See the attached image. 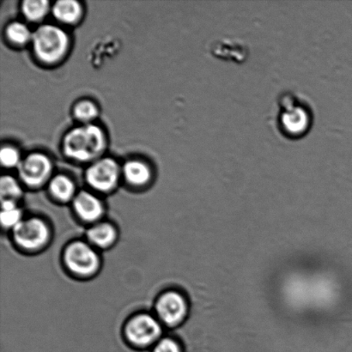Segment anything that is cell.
Listing matches in <instances>:
<instances>
[{
	"label": "cell",
	"instance_id": "1",
	"mask_svg": "<svg viewBox=\"0 0 352 352\" xmlns=\"http://www.w3.org/2000/svg\"><path fill=\"white\" fill-rule=\"evenodd\" d=\"M105 139L98 126L85 125L72 130L64 140V151L68 157L89 161L98 157L104 147Z\"/></svg>",
	"mask_w": 352,
	"mask_h": 352
},
{
	"label": "cell",
	"instance_id": "2",
	"mask_svg": "<svg viewBox=\"0 0 352 352\" xmlns=\"http://www.w3.org/2000/svg\"><path fill=\"white\" fill-rule=\"evenodd\" d=\"M280 116L278 123L280 131L289 139H300L311 129L313 116L308 106L298 102L289 93L283 95L279 101Z\"/></svg>",
	"mask_w": 352,
	"mask_h": 352
},
{
	"label": "cell",
	"instance_id": "3",
	"mask_svg": "<svg viewBox=\"0 0 352 352\" xmlns=\"http://www.w3.org/2000/svg\"><path fill=\"white\" fill-rule=\"evenodd\" d=\"M31 40L37 57L47 63L60 60L67 50V34L53 25L41 26L32 34Z\"/></svg>",
	"mask_w": 352,
	"mask_h": 352
},
{
	"label": "cell",
	"instance_id": "4",
	"mask_svg": "<svg viewBox=\"0 0 352 352\" xmlns=\"http://www.w3.org/2000/svg\"><path fill=\"white\" fill-rule=\"evenodd\" d=\"M65 261L75 274L89 275L98 267V258L87 245L77 243L71 245L65 253Z\"/></svg>",
	"mask_w": 352,
	"mask_h": 352
},
{
	"label": "cell",
	"instance_id": "5",
	"mask_svg": "<svg viewBox=\"0 0 352 352\" xmlns=\"http://www.w3.org/2000/svg\"><path fill=\"white\" fill-rule=\"evenodd\" d=\"M14 237L20 246L34 250L46 243L48 230L46 224L39 219L21 221L14 228Z\"/></svg>",
	"mask_w": 352,
	"mask_h": 352
},
{
	"label": "cell",
	"instance_id": "6",
	"mask_svg": "<svg viewBox=\"0 0 352 352\" xmlns=\"http://www.w3.org/2000/svg\"><path fill=\"white\" fill-rule=\"evenodd\" d=\"M86 175L93 188L100 191H109L118 181V164L110 158L99 160L89 167Z\"/></svg>",
	"mask_w": 352,
	"mask_h": 352
},
{
	"label": "cell",
	"instance_id": "7",
	"mask_svg": "<svg viewBox=\"0 0 352 352\" xmlns=\"http://www.w3.org/2000/svg\"><path fill=\"white\" fill-rule=\"evenodd\" d=\"M20 177L26 184L38 186L43 183L51 171L50 160L41 153H33L19 165Z\"/></svg>",
	"mask_w": 352,
	"mask_h": 352
},
{
	"label": "cell",
	"instance_id": "8",
	"mask_svg": "<svg viewBox=\"0 0 352 352\" xmlns=\"http://www.w3.org/2000/svg\"><path fill=\"white\" fill-rule=\"evenodd\" d=\"M161 329L158 323L149 316H140L131 320L126 327V334L133 343L146 346L160 336Z\"/></svg>",
	"mask_w": 352,
	"mask_h": 352
},
{
	"label": "cell",
	"instance_id": "9",
	"mask_svg": "<svg viewBox=\"0 0 352 352\" xmlns=\"http://www.w3.org/2000/svg\"><path fill=\"white\" fill-rule=\"evenodd\" d=\"M186 310L185 299L176 292L166 293L157 303V313L168 325L181 322L186 316Z\"/></svg>",
	"mask_w": 352,
	"mask_h": 352
},
{
	"label": "cell",
	"instance_id": "10",
	"mask_svg": "<svg viewBox=\"0 0 352 352\" xmlns=\"http://www.w3.org/2000/svg\"><path fill=\"white\" fill-rule=\"evenodd\" d=\"M75 210L82 219L94 221L102 213V206L98 198L86 192H81L74 201Z\"/></svg>",
	"mask_w": 352,
	"mask_h": 352
},
{
	"label": "cell",
	"instance_id": "11",
	"mask_svg": "<svg viewBox=\"0 0 352 352\" xmlns=\"http://www.w3.org/2000/svg\"><path fill=\"white\" fill-rule=\"evenodd\" d=\"M81 6L74 0H61L53 7V13L57 19L64 23H74L81 15Z\"/></svg>",
	"mask_w": 352,
	"mask_h": 352
},
{
	"label": "cell",
	"instance_id": "12",
	"mask_svg": "<svg viewBox=\"0 0 352 352\" xmlns=\"http://www.w3.org/2000/svg\"><path fill=\"white\" fill-rule=\"evenodd\" d=\"M127 181L133 185H143L149 181L151 173L149 168L139 161H129L124 167Z\"/></svg>",
	"mask_w": 352,
	"mask_h": 352
},
{
	"label": "cell",
	"instance_id": "13",
	"mask_svg": "<svg viewBox=\"0 0 352 352\" xmlns=\"http://www.w3.org/2000/svg\"><path fill=\"white\" fill-rule=\"evenodd\" d=\"M116 234L111 226L107 223L98 224L89 230V240L100 247H108L115 240Z\"/></svg>",
	"mask_w": 352,
	"mask_h": 352
},
{
	"label": "cell",
	"instance_id": "14",
	"mask_svg": "<svg viewBox=\"0 0 352 352\" xmlns=\"http://www.w3.org/2000/svg\"><path fill=\"white\" fill-rule=\"evenodd\" d=\"M50 189L54 197L60 200L71 199L74 193V183L64 175H58L52 179Z\"/></svg>",
	"mask_w": 352,
	"mask_h": 352
},
{
	"label": "cell",
	"instance_id": "15",
	"mask_svg": "<svg viewBox=\"0 0 352 352\" xmlns=\"http://www.w3.org/2000/svg\"><path fill=\"white\" fill-rule=\"evenodd\" d=\"M48 7L46 0H26L23 3V12L28 19L37 21L46 15Z\"/></svg>",
	"mask_w": 352,
	"mask_h": 352
},
{
	"label": "cell",
	"instance_id": "16",
	"mask_svg": "<svg viewBox=\"0 0 352 352\" xmlns=\"http://www.w3.org/2000/svg\"><path fill=\"white\" fill-rule=\"evenodd\" d=\"M1 221L3 226L14 228L21 222V212L14 201L3 200Z\"/></svg>",
	"mask_w": 352,
	"mask_h": 352
},
{
	"label": "cell",
	"instance_id": "17",
	"mask_svg": "<svg viewBox=\"0 0 352 352\" xmlns=\"http://www.w3.org/2000/svg\"><path fill=\"white\" fill-rule=\"evenodd\" d=\"M0 192H1L2 201L3 200L14 201V199L21 196L22 190L15 179L10 176H3L0 182Z\"/></svg>",
	"mask_w": 352,
	"mask_h": 352
},
{
	"label": "cell",
	"instance_id": "18",
	"mask_svg": "<svg viewBox=\"0 0 352 352\" xmlns=\"http://www.w3.org/2000/svg\"><path fill=\"white\" fill-rule=\"evenodd\" d=\"M6 33L9 39L16 44H24L32 39L33 34L30 33L26 25L19 22L10 23Z\"/></svg>",
	"mask_w": 352,
	"mask_h": 352
},
{
	"label": "cell",
	"instance_id": "19",
	"mask_svg": "<svg viewBox=\"0 0 352 352\" xmlns=\"http://www.w3.org/2000/svg\"><path fill=\"white\" fill-rule=\"evenodd\" d=\"M74 113L76 118L78 120H81V122H88L95 119L96 116H98V109L91 102L84 101L79 102L75 107Z\"/></svg>",
	"mask_w": 352,
	"mask_h": 352
},
{
	"label": "cell",
	"instance_id": "20",
	"mask_svg": "<svg viewBox=\"0 0 352 352\" xmlns=\"http://www.w3.org/2000/svg\"><path fill=\"white\" fill-rule=\"evenodd\" d=\"M0 160L3 166L12 168L19 166L21 163L19 154L12 147H5L0 153Z\"/></svg>",
	"mask_w": 352,
	"mask_h": 352
},
{
	"label": "cell",
	"instance_id": "21",
	"mask_svg": "<svg viewBox=\"0 0 352 352\" xmlns=\"http://www.w3.org/2000/svg\"><path fill=\"white\" fill-rule=\"evenodd\" d=\"M155 352H181L179 347L175 341L170 339H165L160 341L157 344Z\"/></svg>",
	"mask_w": 352,
	"mask_h": 352
}]
</instances>
